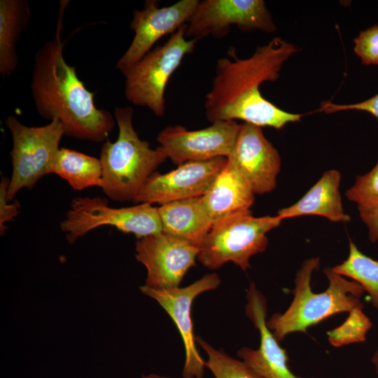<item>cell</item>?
<instances>
[{"instance_id":"1","label":"cell","mask_w":378,"mask_h":378,"mask_svg":"<svg viewBox=\"0 0 378 378\" xmlns=\"http://www.w3.org/2000/svg\"><path fill=\"white\" fill-rule=\"evenodd\" d=\"M298 48L279 37L258 47L248 58H238L234 48L230 57L217 59L211 90L205 95L204 111L211 123L241 120L260 127L280 130L300 121L302 114L289 113L266 99L259 90L266 81H275L284 62Z\"/></svg>"},{"instance_id":"2","label":"cell","mask_w":378,"mask_h":378,"mask_svg":"<svg viewBox=\"0 0 378 378\" xmlns=\"http://www.w3.org/2000/svg\"><path fill=\"white\" fill-rule=\"evenodd\" d=\"M63 7L55 37L36 51L31 78V92L38 113L51 121L57 118L64 135L79 140L104 143L115 126L108 111L98 108L94 93L79 79L76 68L64 57L60 34Z\"/></svg>"},{"instance_id":"3","label":"cell","mask_w":378,"mask_h":378,"mask_svg":"<svg viewBox=\"0 0 378 378\" xmlns=\"http://www.w3.org/2000/svg\"><path fill=\"white\" fill-rule=\"evenodd\" d=\"M319 265L317 257L302 263L295 279L290 305L284 313L274 314L267 321L268 328L279 342L290 333L307 332L308 328L333 314L363 307L360 300L363 288L355 281L346 279L332 267L323 270L329 282L327 289L319 293L313 292L311 279Z\"/></svg>"},{"instance_id":"4","label":"cell","mask_w":378,"mask_h":378,"mask_svg":"<svg viewBox=\"0 0 378 378\" xmlns=\"http://www.w3.org/2000/svg\"><path fill=\"white\" fill-rule=\"evenodd\" d=\"M133 116L132 107H115L118 138L114 142L106 140L102 146L99 188L114 201L134 202L146 180L167 158L160 146L153 149L140 139L133 126Z\"/></svg>"},{"instance_id":"5","label":"cell","mask_w":378,"mask_h":378,"mask_svg":"<svg viewBox=\"0 0 378 378\" xmlns=\"http://www.w3.org/2000/svg\"><path fill=\"white\" fill-rule=\"evenodd\" d=\"M282 220L278 216L255 217L251 210L216 220L200 247L197 260L209 270L232 262L246 271L251 267L250 258L266 249L267 233Z\"/></svg>"},{"instance_id":"6","label":"cell","mask_w":378,"mask_h":378,"mask_svg":"<svg viewBox=\"0 0 378 378\" xmlns=\"http://www.w3.org/2000/svg\"><path fill=\"white\" fill-rule=\"evenodd\" d=\"M187 24L167 41L146 53L139 61L122 71L125 96L134 105L148 108L155 115L165 112L164 92L167 83L184 57L191 53L197 42L186 36Z\"/></svg>"},{"instance_id":"7","label":"cell","mask_w":378,"mask_h":378,"mask_svg":"<svg viewBox=\"0 0 378 378\" xmlns=\"http://www.w3.org/2000/svg\"><path fill=\"white\" fill-rule=\"evenodd\" d=\"M6 125L13 140V169L7 195L11 201L20 190L31 189L39 179L52 173L64 132L57 118L43 126L30 127L9 115Z\"/></svg>"},{"instance_id":"8","label":"cell","mask_w":378,"mask_h":378,"mask_svg":"<svg viewBox=\"0 0 378 378\" xmlns=\"http://www.w3.org/2000/svg\"><path fill=\"white\" fill-rule=\"evenodd\" d=\"M103 225L134 234L137 239L162 232L158 207L140 204L122 208L108 206L100 197H76L71 203L60 227L69 243Z\"/></svg>"},{"instance_id":"9","label":"cell","mask_w":378,"mask_h":378,"mask_svg":"<svg viewBox=\"0 0 378 378\" xmlns=\"http://www.w3.org/2000/svg\"><path fill=\"white\" fill-rule=\"evenodd\" d=\"M232 25L243 31L274 32L276 26L262 0L200 1L187 23L188 39L225 36Z\"/></svg>"},{"instance_id":"10","label":"cell","mask_w":378,"mask_h":378,"mask_svg":"<svg viewBox=\"0 0 378 378\" xmlns=\"http://www.w3.org/2000/svg\"><path fill=\"white\" fill-rule=\"evenodd\" d=\"M241 125L235 120L216 121L198 130L183 126H167L157 141L167 158L177 165L191 161L228 158L237 139Z\"/></svg>"},{"instance_id":"11","label":"cell","mask_w":378,"mask_h":378,"mask_svg":"<svg viewBox=\"0 0 378 378\" xmlns=\"http://www.w3.org/2000/svg\"><path fill=\"white\" fill-rule=\"evenodd\" d=\"M199 0H181L169 6L160 7L159 1L147 0L141 10L133 11L130 28L134 38L115 67L120 72L139 61L162 37L173 34L186 24Z\"/></svg>"},{"instance_id":"12","label":"cell","mask_w":378,"mask_h":378,"mask_svg":"<svg viewBox=\"0 0 378 378\" xmlns=\"http://www.w3.org/2000/svg\"><path fill=\"white\" fill-rule=\"evenodd\" d=\"M200 248L164 232L138 239L136 258L147 270L145 285L158 290L179 287L195 265Z\"/></svg>"},{"instance_id":"13","label":"cell","mask_w":378,"mask_h":378,"mask_svg":"<svg viewBox=\"0 0 378 378\" xmlns=\"http://www.w3.org/2000/svg\"><path fill=\"white\" fill-rule=\"evenodd\" d=\"M227 162V158L187 162L166 174L153 173L134 202L160 205L204 195Z\"/></svg>"},{"instance_id":"14","label":"cell","mask_w":378,"mask_h":378,"mask_svg":"<svg viewBox=\"0 0 378 378\" xmlns=\"http://www.w3.org/2000/svg\"><path fill=\"white\" fill-rule=\"evenodd\" d=\"M220 284L219 276L213 273L207 274L190 285L182 288L158 290L146 285L140 287L144 294L155 300L167 312L181 334L186 352L183 378H203L205 361L196 347L191 307L198 295L216 289Z\"/></svg>"},{"instance_id":"15","label":"cell","mask_w":378,"mask_h":378,"mask_svg":"<svg viewBox=\"0 0 378 378\" xmlns=\"http://www.w3.org/2000/svg\"><path fill=\"white\" fill-rule=\"evenodd\" d=\"M228 160L235 166L254 194L272 191L281 169L278 150L265 136L262 127L244 122Z\"/></svg>"},{"instance_id":"16","label":"cell","mask_w":378,"mask_h":378,"mask_svg":"<svg viewBox=\"0 0 378 378\" xmlns=\"http://www.w3.org/2000/svg\"><path fill=\"white\" fill-rule=\"evenodd\" d=\"M245 314L260 333L257 349L242 347L238 357L262 378H301L293 374L288 365L286 351L279 344L267 326V300L255 285L246 291Z\"/></svg>"},{"instance_id":"17","label":"cell","mask_w":378,"mask_h":378,"mask_svg":"<svg viewBox=\"0 0 378 378\" xmlns=\"http://www.w3.org/2000/svg\"><path fill=\"white\" fill-rule=\"evenodd\" d=\"M202 197L160 205L158 211L162 232L200 249L214 223L203 205Z\"/></svg>"},{"instance_id":"18","label":"cell","mask_w":378,"mask_h":378,"mask_svg":"<svg viewBox=\"0 0 378 378\" xmlns=\"http://www.w3.org/2000/svg\"><path fill=\"white\" fill-rule=\"evenodd\" d=\"M254 195L247 181L227 158V164L202 200L214 223L230 215L250 210Z\"/></svg>"},{"instance_id":"19","label":"cell","mask_w":378,"mask_h":378,"mask_svg":"<svg viewBox=\"0 0 378 378\" xmlns=\"http://www.w3.org/2000/svg\"><path fill=\"white\" fill-rule=\"evenodd\" d=\"M341 174L335 169L323 173L320 179L293 205L278 211L283 220L305 215H317L332 222H349L344 213L339 188Z\"/></svg>"},{"instance_id":"20","label":"cell","mask_w":378,"mask_h":378,"mask_svg":"<svg viewBox=\"0 0 378 378\" xmlns=\"http://www.w3.org/2000/svg\"><path fill=\"white\" fill-rule=\"evenodd\" d=\"M30 18L26 0L0 1V74L4 78L10 76L18 66L17 43Z\"/></svg>"},{"instance_id":"21","label":"cell","mask_w":378,"mask_h":378,"mask_svg":"<svg viewBox=\"0 0 378 378\" xmlns=\"http://www.w3.org/2000/svg\"><path fill=\"white\" fill-rule=\"evenodd\" d=\"M52 173L67 181L73 189L82 190L92 186L100 187L102 166L100 159L61 148Z\"/></svg>"},{"instance_id":"22","label":"cell","mask_w":378,"mask_h":378,"mask_svg":"<svg viewBox=\"0 0 378 378\" xmlns=\"http://www.w3.org/2000/svg\"><path fill=\"white\" fill-rule=\"evenodd\" d=\"M332 268L358 283L369 293L373 306L378 308V261L363 253L350 240L348 258Z\"/></svg>"},{"instance_id":"23","label":"cell","mask_w":378,"mask_h":378,"mask_svg":"<svg viewBox=\"0 0 378 378\" xmlns=\"http://www.w3.org/2000/svg\"><path fill=\"white\" fill-rule=\"evenodd\" d=\"M195 342L206 352L205 367L215 378H262L243 360L234 358L222 350H217L199 336Z\"/></svg>"},{"instance_id":"24","label":"cell","mask_w":378,"mask_h":378,"mask_svg":"<svg viewBox=\"0 0 378 378\" xmlns=\"http://www.w3.org/2000/svg\"><path fill=\"white\" fill-rule=\"evenodd\" d=\"M363 308L352 309L340 326L327 332L330 344L339 347L351 343L365 342L366 333L372 327V323L363 313Z\"/></svg>"},{"instance_id":"25","label":"cell","mask_w":378,"mask_h":378,"mask_svg":"<svg viewBox=\"0 0 378 378\" xmlns=\"http://www.w3.org/2000/svg\"><path fill=\"white\" fill-rule=\"evenodd\" d=\"M345 196L358 205V210L378 206V161L370 172L356 177Z\"/></svg>"},{"instance_id":"26","label":"cell","mask_w":378,"mask_h":378,"mask_svg":"<svg viewBox=\"0 0 378 378\" xmlns=\"http://www.w3.org/2000/svg\"><path fill=\"white\" fill-rule=\"evenodd\" d=\"M354 50L365 65H378V24L360 32Z\"/></svg>"},{"instance_id":"27","label":"cell","mask_w":378,"mask_h":378,"mask_svg":"<svg viewBox=\"0 0 378 378\" xmlns=\"http://www.w3.org/2000/svg\"><path fill=\"white\" fill-rule=\"evenodd\" d=\"M346 110L368 112L378 119V93L366 100L355 104H338L326 102L321 104L318 111L330 113Z\"/></svg>"},{"instance_id":"28","label":"cell","mask_w":378,"mask_h":378,"mask_svg":"<svg viewBox=\"0 0 378 378\" xmlns=\"http://www.w3.org/2000/svg\"><path fill=\"white\" fill-rule=\"evenodd\" d=\"M10 178L2 177L0 183V232L4 234L6 225L5 223L11 221L19 213L18 203H9L8 188Z\"/></svg>"},{"instance_id":"29","label":"cell","mask_w":378,"mask_h":378,"mask_svg":"<svg viewBox=\"0 0 378 378\" xmlns=\"http://www.w3.org/2000/svg\"><path fill=\"white\" fill-rule=\"evenodd\" d=\"M359 215L368 230L371 242L378 241V206L368 209H359Z\"/></svg>"},{"instance_id":"30","label":"cell","mask_w":378,"mask_h":378,"mask_svg":"<svg viewBox=\"0 0 378 378\" xmlns=\"http://www.w3.org/2000/svg\"><path fill=\"white\" fill-rule=\"evenodd\" d=\"M372 363L375 367V370L377 372V374L378 375V351L374 353L373 357H372Z\"/></svg>"},{"instance_id":"31","label":"cell","mask_w":378,"mask_h":378,"mask_svg":"<svg viewBox=\"0 0 378 378\" xmlns=\"http://www.w3.org/2000/svg\"><path fill=\"white\" fill-rule=\"evenodd\" d=\"M141 378H170L167 377H163L155 374H151L148 375H143Z\"/></svg>"}]
</instances>
